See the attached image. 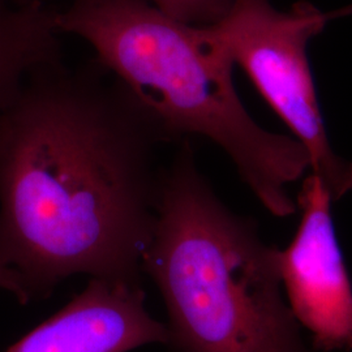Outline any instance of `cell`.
Listing matches in <instances>:
<instances>
[{"instance_id":"1","label":"cell","mask_w":352,"mask_h":352,"mask_svg":"<svg viewBox=\"0 0 352 352\" xmlns=\"http://www.w3.org/2000/svg\"><path fill=\"white\" fill-rule=\"evenodd\" d=\"M164 142L96 60L38 71L0 109V261L29 300L75 276L139 280Z\"/></svg>"},{"instance_id":"2","label":"cell","mask_w":352,"mask_h":352,"mask_svg":"<svg viewBox=\"0 0 352 352\" xmlns=\"http://www.w3.org/2000/svg\"><path fill=\"white\" fill-rule=\"evenodd\" d=\"M62 34L84 39L96 62L151 113L170 142L201 136L228 154L277 217L296 212L286 186L309 168L302 142L258 126L234 85V60L210 26L182 23L148 0H72Z\"/></svg>"},{"instance_id":"3","label":"cell","mask_w":352,"mask_h":352,"mask_svg":"<svg viewBox=\"0 0 352 352\" xmlns=\"http://www.w3.org/2000/svg\"><path fill=\"white\" fill-rule=\"evenodd\" d=\"M189 140L161 177L144 273L160 289L177 352H307L280 294L278 250L215 196Z\"/></svg>"},{"instance_id":"4","label":"cell","mask_w":352,"mask_h":352,"mask_svg":"<svg viewBox=\"0 0 352 352\" xmlns=\"http://www.w3.org/2000/svg\"><path fill=\"white\" fill-rule=\"evenodd\" d=\"M327 19L307 1L283 12L270 0H232L226 14L210 29L302 142L312 174L337 201L352 190V162L330 145L307 55L308 42Z\"/></svg>"},{"instance_id":"5","label":"cell","mask_w":352,"mask_h":352,"mask_svg":"<svg viewBox=\"0 0 352 352\" xmlns=\"http://www.w3.org/2000/svg\"><path fill=\"white\" fill-rule=\"evenodd\" d=\"M333 199L308 176L298 196L302 219L286 251H278L291 312L321 352L352 350V286L331 218Z\"/></svg>"},{"instance_id":"6","label":"cell","mask_w":352,"mask_h":352,"mask_svg":"<svg viewBox=\"0 0 352 352\" xmlns=\"http://www.w3.org/2000/svg\"><path fill=\"white\" fill-rule=\"evenodd\" d=\"M168 343L139 280L90 278L87 287L4 352H131Z\"/></svg>"},{"instance_id":"7","label":"cell","mask_w":352,"mask_h":352,"mask_svg":"<svg viewBox=\"0 0 352 352\" xmlns=\"http://www.w3.org/2000/svg\"><path fill=\"white\" fill-rule=\"evenodd\" d=\"M56 11L45 3L0 0V109L30 76L63 63Z\"/></svg>"},{"instance_id":"8","label":"cell","mask_w":352,"mask_h":352,"mask_svg":"<svg viewBox=\"0 0 352 352\" xmlns=\"http://www.w3.org/2000/svg\"><path fill=\"white\" fill-rule=\"evenodd\" d=\"M155 8L182 23L196 26L217 24L232 0H148Z\"/></svg>"},{"instance_id":"9","label":"cell","mask_w":352,"mask_h":352,"mask_svg":"<svg viewBox=\"0 0 352 352\" xmlns=\"http://www.w3.org/2000/svg\"><path fill=\"white\" fill-rule=\"evenodd\" d=\"M0 289L12 294L13 296L23 304L29 302V296L26 294L21 279L1 261H0Z\"/></svg>"},{"instance_id":"10","label":"cell","mask_w":352,"mask_h":352,"mask_svg":"<svg viewBox=\"0 0 352 352\" xmlns=\"http://www.w3.org/2000/svg\"><path fill=\"white\" fill-rule=\"evenodd\" d=\"M16 3H45V0H12Z\"/></svg>"}]
</instances>
